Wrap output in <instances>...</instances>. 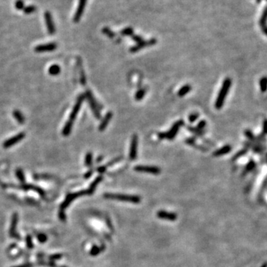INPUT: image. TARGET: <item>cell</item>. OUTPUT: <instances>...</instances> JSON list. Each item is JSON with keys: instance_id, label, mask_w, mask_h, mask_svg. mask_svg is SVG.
Instances as JSON below:
<instances>
[{"instance_id": "1", "label": "cell", "mask_w": 267, "mask_h": 267, "mask_svg": "<svg viewBox=\"0 0 267 267\" xmlns=\"http://www.w3.org/2000/svg\"><path fill=\"white\" fill-rule=\"evenodd\" d=\"M232 80L230 78H226L224 79L223 82V86H222L221 91H219V93L217 97L215 102V108L217 109H221L223 107V103H224L225 100H226L227 94H228L229 91V88L231 87Z\"/></svg>"}, {"instance_id": "2", "label": "cell", "mask_w": 267, "mask_h": 267, "mask_svg": "<svg viewBox=\"0 0 267 267\" xmlns=\"http://www.w3.org/2000/svg\"><path fill=\"white\" fill-rule=\"evenodd\" d=\"M104 197L107 199H112V200H118L121 201H126V202L132 203H140L141 201V198L139 196L136 195H122V194H113L107 193L104 195Z\"/></svg>"}, {"instance_id": "3", "label": "cell", "mask_w": 267, "mask_h": 267, "mask_svg": "<svg viewBox=\"0 0 267 267\" xmlns=\"http://www.w3.org/2000/svg\"><path fill=\"white\" fill-rule=\"evenodd\" d=\"M185 125L184 121L183 119H180V120L175 122L173 124L172 127L169 130L168 132H161L158 134V137L160 140L163 139H167V140H173L177 135V134L179 131L180 128Z\"/></svg>"}, {"instance_id": "4", "label": "cell", "mask_w": 267, "mask_h": 267, "mask_svg": "<svg viewBox=\"0 0 267 267\" xmlns=\"http://www.w3.org/2000/svg\"><path fill=\"white\" fill-rule=\"evenodd\" d=\"M86 97H87L88 100V103H89L90 105H91V108L92 109L93 114L95 115V117H97V119L100 118V111H99V107H98V104L96 103V101H95L94 98H93L92 93L90 91H86Z\"/></svg>"}, {"instance_id": "5", "label": "cell", "mask_w": 267, "mask_h": 267, "mask_svg": "<svg viewBox=\"0 0 267 267\" xmlns=\"http://www.w3.org/2000/svg\"><path fill=\"white\" fill-rule=\"evenodd\" d=\"M134 170L139 172H144V173H148V174H160L161 170L157 166H141L139 165L134 167Z\"/></svg>"}, {"instance_id": "6", "label": "cell", "mask_w": 267, "mask_h": 267, "mask_svg": "<svg viewBox=\"0 0 267 267\" xmlns=\"http://www.w3.org/2000/svg\"><path fill=\"white\" fill-rule=\"evenodd\" d=\"M84 98H85L84 95H80V96L78 97L77 100V103H76L75 105H74V107L73 108L71 113L70 117H69V119H68L69 122L73 123H74V121L75 120L76 117H77L78 113H79V110H80V107H81V105H82V103L83 100H84Z\"/></svg>"}, {"instance_id": "7", "label": "cell", "mask_w": 267, "mask_h": 267, "mask_svg": "<svg viewBox=\"0 0 267 267\" xmlns=\"http://www.w3.org/2000/svg\"><path fill=\"white\" fill-rule=\"evenodd\" d=\"M137 147H138V137L137 135H133L130 146L129 157L131 160H134L137 157Z\"/></svg>"}, {"instance_id": "8", "label": "cell", "mask_w": 267, "mask_h": 267, "mask_svg": "<svg viewBox=\"0 0 267 267\" xmlns=\"http://www.w3.org/2000/svg\"><path fill=\"white\" fill-rule=\"evenodd\" d=\"M156 43H157V39H154V38H152V39H149V40H147V41L143 40V42H141L137 43L136 46H134L131 47V48H130V51L132 52V53H134V52L139 51L140 50L143 49V48H144L146 46H154V45H155Z\"/></svg>"}, {"instance_id": "9", "label": "cell", "mask_w": 267, "mask_h": 267, "mask_svg": "<svg viewBox=\"0 0 267 267\" xmlns=\"http://www.w3.org/2000/svg\"><path fill=\"white\" fill-rule=\"evenodd\" d=\"M25 134L22 132L15 135V136L13 137L5 140L4 143H3V147H4L5 148H10V147L13 146V145H16V144L18 143L19 142L21 141L22 139L25 138Z\"/></svg>"}, {"instance_id": "10", "label": "cell", "mask_w": 267, "mask_h": 267, "mask_svg": "<svg viewBox=\"0 0 267 267\" xmlns=\"http://www.w3.org/2000/svg\"><path fill=\"white\" fill-rule=\"evenodd\" d=\"M45 21L48 28V31L50 34H54L56 32V27H55L54 22H53L52 16L49 11H46L45 13Z\"/></svg>"}, {"instance_id": "11", "label": "cell", "mask_w": 267, "mask_h": 267, "mask_svg": "<svg viewBox=\"0 0 267 267\" xmlns=\"http://www.w3.org/2000/svg\"><path fill=\"white\" fill-rule=\"evenodd\" d=\"M86 3H87V0H79L77 10L75 12V14L74 16V22H78L80 20L81 17L84 13L85 8H86Z\"/></svg>"}, {"instance_id": "12", "label": "cell", "mask_w": 267, "mask_h": 267, "mask_svg": "<svg viewBox=\"0 0 267 267\" xmlns=\"http://www.w3.org/2000/svg\"><path fill=\"white\" fill-rule=\"evenodd\" d=\"M57 48V45L54 42L48 43V44H43L37 46L35 48V51L38 53H41V52H46V51H52L56 50Z\"/></svg>"}, {"instance_id": "13", "label": "cell", "mask_w": 267, "mask_h": 267, "mask_svg": "<svg viewBox=\"0 0 267 267\" xmlns=\"http://www.w3.org/2000/svg\"><path fill=\"white\" fill-rule=\"evenodd\" d=\"M157 215L160 219L167 220V221H175L177 218V215L175 213L169 212V211H159Z\"/></svg>"}, {"instance_id": "14", "label": "cell", "mask_w": 267, "mask_h": 267, "mask_svg": "<svg viewBox=\"0 0 267 267\" xmlns=\"http://www.w3.org/2000/svg\"><path fill=\"white\" fill-rule=\"evenodd\" d=\"M17 221H18V215H17L16 213H15V214L13 215V218H12V224H11V227H10V235L12 237H14V238L20 240V237L19 236V235H17L15 232V229H16V226Z\"/></svg>"}, {"instance_id": "15", "label": "cell", "mask_w": 267, "mask_h": 267, "mask_svg": "<svg viewBox=\"0 0 267 267\" xmlns=\"http://www.w3.org/2000/svg\"><path fill=\"white\" fill-rule=\"evenodd\" d=\"M112 116H113V114H112V113L111 112H108V113L105 114V116L104 117L103 120H102L100 126H99V130H100V131H104V130L105 129V128L108 126L109 122H110L111 119H112Z\"/></svg>"}, {"instance_id": "16", "label": "cell", "mask_w": 267, "mask_h": 267, "mask_svg": "<svg viewBox=\"0 0 267 267\" xmlns=\"http://www.w3.org/2000/svg\"><path fill=\"white\" fill-rule=\"evenodd\" d=\"M231 150H232V148L229 145H224V146L222 147L221 148H219L218 149V150H216L215 152H214V154H213V155H214V157H220V156H223L224 155V154H228L229 152H230V151Z\"/></svg>"}, {"instance_id": "17", "label": "cell", "mask_w": 267, "mask_h": 267, "mask_svg": "<svg viewBox=\"0 0 267 267\" xmlns=\"http://www.w3.org/2000/svg\"><path fill=\"white\" fill-rule=\"evenodd\" d=\"M266 23H267V5L265 7L264 9H263L262 15H261V18H260V20H259L260 26H261V27L266 26Z\"/></svg>"}, {"instance_id": "18", "label": "cell", "mask_w": 267, "mask_h": 267, "mask_svg": "<svg viewBox=\"0 0 267 267\" xmlns=\"http://www.w3.org/2000/svg\"><path fill=\"white\" fill-rule=\"evenodd\" d=\"M103 176H99L96 178V179H95L94 181H93V183H91V185H90V188H88V191H89V192H90V195H91V194H92L93 192H94L96 187L97 186V185L99 184V183H100V182L103 180Z\"/></svg>"}, {"instance_id": "19", "label": "cell", "mask_w": 267, "mask_h": 267, "mask_svg": "<svg viewBox=\"0 0 267 267\" xmlns=\"http://www.w3.org/2000/svg\"><path fill=\"white\" fill-rule=\"evenodd\" d=\"M73 127V123L69 122V121H68V122L65 123V126H64L63 129H62V134L64 135V136H68V135L70 134L71 131Z\"/></svg>"}, {"instance_id": "20", "label": "cell", "mask_w": 267, "mask_h": 267, "mask_svg": "<svg viewBox=\"0 0 267 267\" xmlns=\"http://www.w3.org/2000/svg\"><path fill=\"white\" fill-rule=\"evenodd\" d=\"M13 114V117H14V118L16 119V120L20 124L24 123V122H25V117H24V116L22 115V114L21 113L20 111H17V110L14 111Z\"/></svg>"}, {"instance_id": "21", "label": "cell", "mask_w": 267, "mask_h": 267, "mask_svg": "<svg viewBox=\"0 0 267 267\" xmlns=\"http://www.w3.org/2000/svg\"><path fill=\"white\" fill-rule=\"evenodd\" d=\"M191 89H192V87H191L189 85H185V86H183V87H182L179 90V91H178V93H177L178 96L180 97H184L187 93L189 92V91H191Z\"/></svg>"}, {"instance_id": "22", "label": "cell", "mask_w": 267, "mask_h": 267, "mask_svg": "<svg viewBox=\"0 0 267 267\" xmlns=\"http://www.w3.org/2000/svg\"><path fill=\"white\" fill-rule=\"evenodd\" d=\"M60 71H61V68H60V67L58 65H53L49 68L48 72L52 76H56L60 74Z\"/></svg>"}, {"instance_id": "23", "label": "cell", "mask_w": 267, "mask_h": 267, "mask_svg": "<svg viewBox=\"0 0 267 267\" xmlns=\"http://www.w3.org/2000/svg\"><path fill=\"white\" fill-rule=\"evenodd\" d=\"M259 86L260 88H261V91L262 92H265L267 90V77H263L260 79L259 82Z\"/></svg>"}, {"instance_id": "24", "label": "cell", "mask_w": 267, "mask_h": 267, "mask_svg": "<svg viewBox=\"0 0 267 267\" xmlns=\"http://www.w3.org/2000/svg\"><path fill=\"white\" fill-rule=\"evenodd\" d=\"M104 249H105V246L104 245H103V247H97V246H94V247H93L92 249H91L90 254H91L92 256H96L98 254H100L101 252H103Z\"/></svg>"}, {"instance_id": "25", "label": "cell", "mask_w": 267, "mask_h": 267, "mask_svg": "<svg viewBox=\"0 0 267 267\" xmlns=\"http://www.w3.org/2000/svg\"><path fill=\"white\" fill-rule=\"evenodd\" d=\"M103 33L104 34H105L107 36H108L109 38H111V39H113V38L115 37L116 34L115 33L113 32L112 30H111L110 28L108 27H105L103 28Z\"/></svg>"}, {"instance_id": "26", "label": "cell", "mask_w": 267, "mask_h": 267, "mask_svg": "<svg viewBox=\"0 0 267 267\" xmlns=\"http://www.w3.org/2000/svg\"><path fill=\"white\" fill-rule=\"evenodd\" d=\"M145 93H146V90L145 89H144V88L140 89L137 91V92L136 93V94H135V100H137V101L141 100L142 99H143L144 97H145Z\"/></svg>"}, {"instance_id": "27", "label": "cell", "mask_w": 267, "mask_h": 267, "mask_svg": "<svg viewBox=\"0 0 267 267\" xmlns=\"http://www.w3.org/2000/svg\"><path fill=\"white\" fill-rule=\"evenodd\" d=\"M120 34H122L123 36H131L134 34V29L132 28V27H126V28L123 29V30L121 31Z\"/></svg>"}, {"instance_id": "28", "label": "cell", "mask_w": 267, "mask_h": 267, "mask_svg": "<svg viewBox=\"0 0 267 267\" xmlns=\"http://www.w3.org/2000/svg\"><path fill=\"white\" fill-rule=\"evenodd\" d=\"M187 129H188L189 131H191V132L197 135V136H203V135L204 134L203 131H200V130H198L197 129H196V128L192 127V126H188V127H187Z\"/></svg>"}, {"instance_id": "29", "label": "cell", "mask_w": 267, "mask_h": 267, "mask_svg": "<svg viewBox=\"0 0 267 267\" xmlns=\"http://www.w3.org/2000/svg\"><path fill=\"white\" fill-rule=\"evenodd\" d=\"M35 10H36V8L34 5H29V6L25 7L23 9L24 13L25 14H31V13H33L34 12H35Z\"/></svg>"}, {"instance_id": "30", "label": "cell", "mask_w": 267, "mask_h": 267, "mask_svg": "<svg viewBox=\"0 0 267 267\" xmlns=\"http://www.w3.org/2000/svg\"><path fill=\"white\" fill-rule=\"evenodd\" d=\"M245 134L247 137V138L249 140V141L252 142V143H254V142H256L258 140L257 138H255V137L254 136L253 133L251 131H249V130H247L245 131Z\"/></svg>"}, {"instance_id": "31", "label": "cell", "mask_w": 267, "mask_h": 267, "mask_svg": "<svg viewBox=\"0 0 267 267\" xmlns=\"http://www.w3.org/2000/svg\"><path fill=\"white\" fill-rule=\"evenodd\" d=\"M16 174L17 177H18V179L20 180V181L21 183H24L25 182V175L23 174V171H22V169H18L16 170Z\"/></svg>"}, {"instance_id": "32", "label": "cell", "mask_w": 267, "mask_h": 267, "mask_svg": "<svg viewBox=\"0 0 267 267\" xmlns=\"http://www.w3.org/2000/svg\"><path fill=\"white\" fill-rule=\"evenodd\" d=\"M85 163L88 167L91 166L92 163V153L91 152H88L86 156V161H85Z\"/></svg>"}, {"instance_id": "33", "label": "cell", "mask_w": 267, "mask_h": 267, "mask_svg": "<svg viewBox=\"0 0 267 267\" xmlns=\"http://www.w3.org/2000/svg\"><path fill=\"white\" fill-rule=\"evenodd\" d=\"M15 8L17 10H23L25 8V4L22 0H17L15 3Z\"/></svg>"}, {"instance_id": "34", "label": "cell", "mask_w": 267, "mask_h": 267, "mask_svg": "<svg viewBox=\"0 0 267 267\" xmlns=\"http://www.w3.org/2000/svg\"><path fill=\"white\" fill-rule=\"evenodd\" d=\"M199 117V114L197 113H194L190 114L189 117H188V121H189L190 123H194L195 121L197 120V119H198Z\"/></svg>"}, {"instance_id": "35", "label": "cell", "mask_w": 267, "mask_h": 267, "mask_svg": "<svg viewBox=\"0 0 267 267\" xmlns=\"http://www.w3.org/2000/svg\"><path fill=\"white\" fill-rule=\"evenodd\" d=\"M254 166H255V163H254V162L253 160L249 161V163L247 165V166H246V171H251V170H252L254 168Z\"/></svg>"}, {"instance_id": "36", "label": "cell", "mask_w": 267, "mask_h": 267, "mask_svg": "<svg viewBox=\"0 0 267 267\" xmlns=\"http://www.w3.org/2000/svg\"><path fill=\"white\" fill-rule=\"evenodd\" d=\"M131 37H132L134 41L136 42L137 44V43L141 42H143L144 40L143 38L140 35H134V34H133V35L131 36Z\"/></svg>"}, {"instance_id": "37", "label": "cell", "mask_w": 267, "mask_h": 267, "mask_svg": "<svg viewBox=\"0 0 267 267\" xmlns=\"http://www.w3.org/2000/svg\"><path fill=\"white\" fill-rule=\"evenodd\" d=\"M247 149H243V150L240 151V152H238V153L236 154V155L234 157V159H236L237 158H239V157H242V156L245 155L246 154H247Z\"/></svg>"}, {"instance_id": "38", "label": "cell", "mask_w": 267, "mask_h": 267, "mask_svg": "<svg viewBox=\"0 0 267 267\" xmlns=\"http://www.w3.org/2000/svg\"><path fill=\"white\" fill-rule=\"evenodd\" d=\"M206 122L205 120L200 121V122L198 124H197V127H196V129H197L198 130H200V131H203L204 128L206 127Z\"/></svg>"}, {"instance_id": "39", "label": "cell", "mask_w": 267, "mask_h": 267, "mask_svg": "<svg viewBox=\"0 0 267 267\" xmlns=\"http://www.w3.org/2000/svg\"><path fill=\"white\" fill-rule=\"evenodd\" d=\"M185 143L188 144V145H192V146H195V145H196L195 140L194 138H188V139H187V140H185Z\"/></svg>"}, {"instance_id": "40", "label": "cell", "mask_w": 267, "mask_h": 267, "mask_svg": "<svg viewBox=\"0 0 267 267\" xmlns=\"http://www.w3.org/2000/svg\"><path fill=\"white\" fill-rule=\"evenodd\" d=\"M38 240H39L41 243L46 242L47 240L46 235H43V234H42V235H38Z\"/></svg>"}, {"instance_id": "41", "label": "cell", "mask_w": 267, "mask_h": 267, "mask_svg": "<svg viewBox=\"0 0 267 267\" xmlns=\"http://www.w3.org/2000/svg\"><path fill=\"white\" fill-rule=\"evenodd\" d=\"M27 247L30 248V249H31V248L33 247V244H32V241H31V236L27 237Z\"/></svg>"}, {"instance_id": "42", "label": "cell", "mask_w": 267, "mask_h": 267, "mask_svg": "<svg viewBox=\"0 0 267 267\" xmlns=\"http://www.w3.org/2000/svg\"><path fill=\"white\" fill-rule=\"evenodd\" d=\"M263 134H267V119H265V120L263 121Z\"/></svg>"}, {"instance_id": "43", "label": "cell", "mask_w": 267, "mask_h": 267, "mask_svg": "<svg viewBox=\"0 0 267 267\" xmlns=\"http://www.w3.org/2000/svg\"><path fill=\"white\" fill-rule=\"evenodd\" d=\"M106 169H107V166H100V168H98L97 171H98L100 173H101V174H103V173H104L105 171H106Z\"/></svg>"}, {"instance_id": "44", "label": "cell", "mask_w": 267, "mask_h": 267, "mask_svg": "<svg viewBox=\"0 0 267 267\" xmlns=\"http://www.w3.org/2000/svg\"><path fill=\"white\" fill-rule=\"evenodd\" d=\"M62 258V254H55V255H52V256H51V257L49 258V259L50 260H53V261H54V260H56V259H60V258Z\"/></svg>"}, {"instance_id": "45", "label": "cell", "mask_w": 267, "mask_h": 267, "mask_svg": "<svg viewBox=\"0 0 267 267\" xmlns=\"http://www.w3.org/2000/svg\"><path fill=\"white\" fill-rule=\"evenodd\" d=\"M92 170H90L89 171H88L87 173H86V174H85V177L86 178V179H87V178H88L89 177H91V174H92Z\"/></svg>"}, {"instance_id": "46", "label": "cell", "mask_w": 267, "mask_h": 267, "mask_svg": "<svg viewBox=\"0 0 267 267\" xmlns=\"http://www.w3.org/2000/svg\"><path fill=\"white\" fill-rule=\"evenodd\" d=\"M32 266H33V264H31V263H26V264L21 265V266H15V267H32Z\"/></svg>"}, {"instance_id": "47", "label": "cell", "mask_w": 267, "mask_h": 267, "mask_svg": "<svg viewBox=\"0 0 267 267\" xmlns=\"http://www.w3.org/2000/svg\"><path fill=\"white\" fill-rule=\"evenodd\" d=\"M261 28H262V31H263V34H266V35L267 36V25L264 26V27H261Z\"/></svg>"}, {"instance_id": "48", "label": "cell", "mask_w": 267, "mask_h": 267, "mask_svg": "<svg viewBox=\"0 0 267 267\" xmlns=\"http://www.w3.org/2000/svg\"><path fill=\"white\" fill-rule=\"evenodd\" d=\"M103 159V157H99V158L97 159V162H98V163L100 162V159Z\"/></svg>"}, {"instance_id": "49", "label": "cell", "mask_w": 267, "mask_h": 267, "mask_svg": "<svg viewBox=\"0 0 267 267\" xmlns=\"http://www.w3.org/2000/svg\"><path fill=\"white\" fill-rule=\"evenodd\" d=\"M261 1H262V0H256V2H257L258 3H260V2H261Z\"/></svg>"}, {"instance_id": "50", "label": "cell", "mask_w": 267, "mask_h": 267, "mask_svg": "<svg viewBox=\"0 0 267 267\" xmlns=\"http://www.w3.org/2000/svg\"><path fill=\"white\" fill-rule=\"evenodd\" d=\"M266 1H267V0H266Z\"/></svg>"}]
</instances>
